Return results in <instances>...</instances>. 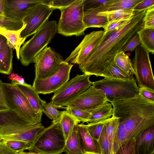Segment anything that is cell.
Listing matches in <instances>:
<instances>
[{
  "instance_id": "ac0fdd59",
  "label": "cell",
  "mask_w": 154,
  "mask_h": 154,
  "mask_svg": "<svg viewBox=\"0 0 154 154\" xmlns=\"http://www.w3.org/2000/svg\"><path fill=\"white\" fill-rule=\"evenodd\" d=\"M104 4L97 8L84 10L83 21L87 28L89 27H102L109 23L107 18L98 15V13L105 11Z\"/></svg>"
},
{
  "instance_id": "7bdbcfd3",
  "label": "cell",
  "mask_w": 154,
  "mask_h": 154,
  "mask_svg": "<svg viewBox=\"0 0 154 154\" xmlns=\"http://www.w3.org/2000/svg\"><path fill=\"white\" fill-rule=\"evenodd\" d=\"M131 18L128 19L114 20L109 22L107 25L103 28L104 29V30L106 32L116 29L127 23Z\"/></svg>"
},
{
  "instance_id": "ffe728a7",
  "label": "cell",
  "mask_w": 154,
  "mask_h": 154,
  "mask_svg": "<svg viewBox=\"0 0 154 154\" xmlns=\"http://www.w3.org/2000/svg\"><path fill=\"white\" fill-rule=\"evenodd\" d=\"M154 126L144 131L135 139V154L154 153Z\"/></svg>"
},
{
  "instance_id": "b9f144b4",
  "label": "cell",
  "mask_w": 154,
  "mask_h": 154,
  "mask_svg": "<svg viewBox=\"0 0 154 154\" xmlns=\"http://www.w3.org/2000/svg\"><path fill=\"white\" fill-rule=\"evenodd\" d=\"M154 27V7L146 10L144 17L143 28Z\"/></svg>"
},
{
  "instance_id": "f6af8a7d",
  "label": "cell",
  "mask_w": 154,
  "mask_h": 154,
  "mask_svg": "<svg viewBox=\"0 0 154 154\" xmlns=\"http://www.w3.org/2000/svg\"><path fill=\"white\" fill-rule=\"evenodd\" d=\"M108 0H83L84 10L92 9L97 7L104 4Z\"/></svg>"
},
{
  "instance_id": "4dcf8cb0",
  "label": "cell",
  "mask_w": 154,
  "mask_h": 154,
  "mask_svg": "<svg viewBox=\"0 0 154 154\" xmlns=\"http://www.w3.org/2000/svg\"><path fill=\"white\" fill-rule=\"evenodd\" d=\"M119 123V118L112 115L111 120L105 125L107 137L111 146L112 154H114L113 147L114 139Z\"/></svg>"
},
{
  "instance_id": "4316f807",
  "label": "cell",
  "mask_w": 154,
  "mask_h": 154,
  "mask_svg": "<svg viewBox=\"0 0 154 154\" xmlns=\"http://www.w3.org/2000/svg\"><path fill=\"white\" fill-rule=\"evenodd\" d=\"M102 77L110 79L127 80L131 79L133 76L126 73L119 68L113 60L104 71Z\"/></svg>"
},
{
  "instance_id": "e575fe53",
  "label": "cell",
  "mask_w": 154,
  "mask_h": 154,
  "mask_svg": "<svg viewBox=\"0 0 154 154\" xmlns=\"http://www.w3.org/2000/svg\"><path fill=\"white\" fill-rule=\"evenodd\" d=\"M23 25L22 21L13 20L5 15H0V29L17 30L20 29Z\"/></svg>"
},
{
  "instance_id": "f546056e",
  "label": "cell",
  "mask_w": 154,
  "mask_h": 154,
  "mask_svg": "<svg viewBox=\"0 0 154 154\" xmlns=\"http://www.w3.org/2000/svg\"><path fill=\"white\" fill-rule=\"evenodd\" d=\"M136 12L133 9L119 10L100 12L98 13V15L106 17L109 23L114 20L130 18Z\"/></svg>"
},
{
  "instance_id": "f35d334b",
  "label": "cell",
  "mask_w": 154,
  "mask_h": 154,
  "mask_svg": "<svg viewBox=\"0 0 154 154\" xmlns=\"http://www.w3.org/2000/svg\"><path fill=\"white\" fill-rule=\"evenodd\" d=\"M17 153L28 150L30 143L20 140H8L5 141Z\"/></svg>"
},
{
  "instance_id": "1f68e13d",
  "label": "cell",
  "mask_w": 154,
  "mask_h": 154,
  "mask_svg": "<svg viewBox=\"0 0 154 154\" xmlns=\"http://www.w3.org/2000/svg\"><path fill=\"white\" fill-rule=\"evenodd\" d=\"M111 119V117L99 122L90 123L85 125L88 132L94 139L98 141L104 126Z\"/></svg>"
},
{
  "instance_id": "603a6c76",
  "label": "cell",
  "mask_w": 154,
  "mask_h": 154,
  "mask_svg": "<svg viewBox=\"0 0 154 154\" xmlns=\"http://www.w3.org/2000/svg\"><path fill=\"white\" fill-rule=\"evenodd\" d=\"M142 0H108L104 4L106 11L133 9Z\"/></svg>"
},
{
  "instance_id": "cb8c5ba5",
  "label": "cell",
  "mask_w": 154,
  "mask_h": 154,
  "mask_svg": "<svg viewBox=\"0 0 154 154\" xmlns=\"http://www.w3.org/2000/svg\"><path fill=\"white\" fill-rule=\"evenodd\" d=\"M13 53L8 44L0 52V73L9 75L12 69Z\"/></svg>"
},
{
  "instance_id": "277c9868",
  "label": "cell",
  "mask_w": 154,
  "mask_h": 154,
  "mask_svg": "<svg viewBox=\"0 0 154 154\" xmlns=\"http://www.w3.org/2000/svg\"><path fill=\"white\" fill-rule=\"evenodd\" d=\"M59 119L39 132L30 143L29 152L35 154H60L63 152L66 140L59 124Z\"/></svg>"
},
{
  "instance_id": "7a4b0ae2",
  "label": "cell",
  "mask_w": 154,
  "mask_h": 154,
  "mask_svg": "<svg viewBox=\"0 0 154 154\" xmlns=\"http://www.w3.org/2000/svg\"><path fill=\"white\" fill-rule=\"evenodd\" d=\"M113 115L124 124L129 139H136L145 131L154 126V102L138 93L134 97L109 102Z\"/></svg>"
},
{
  "instance_id": "d6986e66",
  "label": "cell",
  "mask_w": 154,
  "mask_h": 154,
  "mask_svg": "<svg viewBox=\"0 0 154 154\" xmlns=\"http://www.w3.org/2000/svg\"><path fill=\"white\" fill-rule=\"evenodd\" d=\"M11 83L16 86L23 94L36 113L42 112L43 105L46 102L40 98L38 94L32 86L25 82L23 84H21L15 81H11Z\"/></svg>"
},
{
  "instance_id": "8d00e7d4",
  "label": "cell",
  "mask_w": 154,
  "mask_h": 154,
  "mask_svg": "<svg viewBox=\"0 0 154 154\" xmlns=\"http://www.w3.org/2000/svg\"><path fill=\"white\" fill-rule=\"evenodd\" d=\"M98 142L101 154H112L111 146L107 137L105 125L100 134Z\"/></svg>"
},
{
  "instance_id": "52a82bcc",
  "label": "cell",
  "mask_w": 154,
  "mask_h": 154,
  "mask_svg": "<svg viewBox=\"0 0 154 154\" xmlns=\"http://www.w3.org/2000/svg\"><path fill=\"white\" fill-rule=\"evenodd\" d=\"M2 86L9 109L15 111L29 123H41L42 112L36 113L20 90L11 83L3 82Z\"/></svg>"
},
{
  "instance_id": "484cf974",
  "label": "cell",
  "mask_w": 154,
  "mask_h": 154,
  "mask_svg": "<svg viewBox=\"0 0 154 154\" xmlns=\"http://www.w3.org/2000/svg\"><path fill=\"white\" fill-rule=\"evenodd\" d=\"M137 33L141 44L152 54H154V27L142 28Z\"/></svg>"
},
{
  "instance_id": "2e32d148",
  "label": "cell",
  "mask_w": 154,
  "mask_h": 154,
  "mask_svg": "<svg viewBox=\"0 0 154 154\" xmlns=\"http://www.w3.org/2000/svg\"><path fill=\"white\" fill-rule=\"evenodd\" d=\"M4 15L10 19L22 21L29 9L41 2V0H3Z\"/></svg>"
},
{
  "instance_id": "9a60e30c",
  "label": "cell",
  "mask_w": 154,
  "mask_h": 154,
  "mask_svg": "<svg viewBox=\"0 0 154 154\" xmlns=\"http://www.w3.org/2000/svg\"><path fill=\"white\" fill-rule=\"evenodd\" d=\"M108 102L105 94L93 85L69 103L66 107L90 111Z\"/></svg>"
},
{
  "instance_id": "db71d44e",
  "label": "cell",
  "mask_w": 154,
  "mask_h": 154,
  "mask_svg": "<svg viewBox=\"0 0 154 154\" xmlns=\"http://www.w3.org/2000/svg\"></svg>"
},
{
  "instance_id": "5bb4252c",
  "label": "cell",
  "mask_w": 154,
  "mask_h": 154,
  "mask_svg": "<svg viewBox=\"0 0 154 154\" xmlns=\"http://www.w3.org/2000/svg\"><path fill=\"white\" fill-rule=\"evenodd\" d=\"M104 30L93 31L86 35L81 42L64 61L81 65L90 56L103 39Z\"/></svg>"
},
{
  "instance_id": "836d02e7",
  "label": "cell",
  "mask_w": 154,
  "mask_h": 154,
  "mask_svg": "<svg viewBox=\"0 0 154 154\" xmlns=\"http://www.w3.org/2000/svg\"><path fill=\"white\" fill-rule=\"evenodd\" d=\"M65 110L67 113L72 116L80 122H82L89 123V120L91 115V112L82 109L69 107H66Z\"/></svg>"
},
{
  "instance_id": "7dc6e473",
  "label": "cell",
  "mask_w": 154,
  "mask_h": 154,
  "mask_svg": "<svg viewBox=\"0 0 154 154\" xmlns=\"http://www.w3.org/2000/svg\"><path fill=\"white\" fill-rule=\"evenodd\" d=\"M15 151L8 145L5 141L0 140V154H17Z\"/></svg>"
},
{
  "instance_id": "d4e9b609",
  "label": "cell",
  "mask_w": 154,
  "mask_h": 154,
  "mask_svg": "<svg viewBox=\"0 0 154 154\" xmlns=\"http://www.w3.org/2000/svg\"><path fill=\"white\" fill-rule=\"evenodd\" d=\"M80 123L77 120L66 111H63L60 117L59 123L66 140L74 127Z\"/></svg>"
},
{
  "instance_id": "9f6ffc18",
  "label": "cell",
  "mask_w": 154,
  "mask_h": 154,
  "mask_svg": "<svg viewBox=\"0 0 154 154\" xmlns=\"http://www.w3.org/2000/svg\"></svg>"
},
{
  "instance_id": "44dd1931",
  "label": "cell",
  "mask_w": 154,
  "mask_h": 154,
  "mask_svg": "<svg viewBox=\"0 0 154 154\" xmlns=\"http://www.w3.org/2000/svg\"><path fill=\"white\" fill-rule=\"evenodd\" d=\"M26 25L23 24L22 27L17 30L0 29V34L4 35L7 39L10 47L16 50L17 58L20 59L19 51L20 46L25 42L26 38H22L20 34Z\"/></svg>"
},
{
  "instance_id": "6da1fadb",
  "label": "cell",
  "mask_w": 154,
  "mask_h": 154,
  "mask_svg": "<svg viewBox=\"0 0 154 154\" xmlns=\"http://www.w3.org/2000/svg\"><path fill=\"white\" fill-rule=\"evenodd\" d=\"M146 10L136 11L125 24L105 33L100 44L89 58L78 65L84 74L102 76L104 71L122 51L124 45L134 35L142 28Z\"/></svg>"
},
{
  "instance_id": "f5cc1de1",
  "label": "cell",
  "mask_w": 154,
  "mask_h": 154,
  "mask_svg": "<svg viewBox=\"0 0 154 154\" xmlns=\"http://www.w3.org/2000/svg\"><path fill=\"white\" fill-rule=\"evenodd\" d=\"M17 154H35L33 153L30 152H20L17 153Z\"/></svg>"
},
{
  "instance_id": "8fae6325",
  "label": "cell",
  "mask_w": 154,
  "mask_h": 154,
  "mask_svg": "<svg viewBox=\"0 0 154 154\" xmlns=\"http://www.w3.org/2000/svg\"><path fill=\"white\" fill-rule=\"evenodd\" d=\"M54 10L41 2L31 7L22 20L26 26L21 33V37L26 38L35 33L48 21Z\"/></svg>"
},
{
  "instance_id": "d6a6232c",
  "label": "cell",
  "mask_w": 154,
  "mask_h": 154,
  "mask_svg": "<svg viewBox=\"0 0 154 154\" xmlns=\"http://www.w3.org/2000/svg\"><path fill=\"white\" fill-rule=\"evenodd\" d=\"M128 139V135L124 125L119 120V126L114 139L113 147L114 154L116 152L120 146Z\"/></svg>"
},
{
  "instance_id": "c3c4849f",
  "label": "cell",
  "mask_w": 154,
  "mask_h": 154,
  "mask_svg": "<svg viewBox=\"0 0 154 154\" xmlns=\"http://www.w3.org/2000/svg\"><path fill=\"white\" fill-rule=\"evenodd\" d=\"M2 83L0 80V111L9 109L5 100L2 88Z\"/></svg>"
},
{
  "instance_id": "5b68a950",
  "label": "cell",
  "mask_w": 154,
  "mask_h": 154,
  "mask_svg": "<svg viewBox=\"0 0 154 154\" xmlns=\"http://www.w3.org/2000/svg\"><path fill=\"white\" fill-rule=\"evenodd\" d=\"M57 32L56 20L47 21L33 36L20 48V59L24 66L34 62L35 57L46 47Z\"/></svg>"
},
{
  "instance_id": "3957f363",
  "label": "cell",
  "mask_w": 154,
  "mask_h": 154,
  "mask_svg": "<svg viewBox=\"0 0 154 154\" xmlns=\"http://www.w3.org/2000/svg\"><path fill=\"white\" fill-rule=\"evenodd\" d=\"M41 123L27 122L15 111H0V139L4 141L20 140L31 143L44 128Z\"/></svg>"
},
{
  "instance_id": "7402d4cb",
  "label": "cell",
  "mask_w": 154,
  "mask_h": 154,
  "mask_svg": "<svg viewBox=\"0 0 154 154\" xmlns=\"http://www.w3.org/2000/svg\"><path fill=\"white\" fill-rule=\"evenodd\" d=\"M91 113L89 123L99 122L109 119L113 114L111 103L106 102L92 110L89 111Z\"/></svg>"
},
{
  "instance_id": "74e56055",
  "label": "cell",
  "mask_w": 154,
  "mask_h": 154,
  "mask_svg": "<svg viewBox=\"0 0 154 154\" xmlns=\"http://www.w3.org/2000/svg\"><path fill=\"white\" fill-rule=\"evenodd\" d=\"M135 139H128L121 145L114 154H135Z\"/></svg>"
},
{
  "instance_id": "ee69618b",
  "label": "cell",
  "mask_w": 154,
  "mask_h": 154,
  "mask_svg": "<svg viewBox=\"0 0 154 154\" xmlns=\"http://www.w3.org/2000/svg\"><path fill=\"white\" fill-rule=\"evenodd\" d=\"M154 0H142L134 7L133 10L139 11L146 10L154 7Z\"/></svg>"
},
{
  "instance_id": "8992f818",
  "label": "cell",
  "mask_w": 154,
  "mask_h": 154,
  "mask_svg": "<svg viewBox=\"0 0 154 154\" xmlns=\"http://www.w3.org/2000/svg\"><path fill=\"white\" fill-rule=\"evenodd\" d=\"M83 0H75L68 6L60 9L61 16L58 24V33L65 36L84 34L87 29L83 21Z\"/></svg>"
},
{
  "instance_id": "bcb514c9",
  "label": "cell",
  "mask_w": 154,
  "mask_h": 154,
  "mask_svg": "<svg viewBox=\"0 0 154 154\" xmlns=\"http://www.w3.org/2000/svg\"><path fill=\"white\" fill-rule=\"evenodd\" d=\"M139 93L148 100L154 102V90L144 87L139 88Z\"/></svg>"
},
{
  "instance_id": "816d5d0a",
  "label": "cell",
  "mask_w": 154,
  "mask_h": 154,
  "mask_svg": "<svg viewBox=\"0 0 154 154\" xmlns=\"http://www.w3.org/2000/svg\"><path fill=\"white\" fill-rule=\"evenodd\" d=\"M0 15H4L3 0H0Z\"/></svg>"
},
{
  "instance_id": "83f0119b",
  "label": "cell",
  "mask_w": 154,
  "mask_h": 154,
  "mask_svg": "<svg viewBox=\"0 0 154 154\" xmlns=\"http://www.w3.org/2000/svg\"><path fill=\"white\" fill-rule=\"evenodd\" d=\"M76 125L66 140L63 152L66 154H83L79 145Z\"/></svg>"
},
{
  "instance_id": "681fc988",
  "label": "cell",
  "mask_w": 154,
  "mask_h": 154,
  "mask_svg": "<svg viewBox=\"0 0 154 154\" xmlns=\"http://www.w3.org/2000/svg\"><path fill=\"white\" fill-rule=\"evenodd\" d=\"M8 78L11 81H15L21 84H23L25 83L24 78L17 74L11 72L9 75Z\"/></svg>"
},
{
  "instance_id": "e0dca14e",
  "label": "cell",
  "mask_w": 154,
  "mask_h": 154,
  "mask_svg": "<svg viewBox=\"0 0 154 154\" xmlns=\"http://www.w3.org/2000/svg\"><path fill=\"white\" fill-rule=\"evenodd\" d=\"M79 145L83 154H101L98 142L90 135L85 125H76Z\"/></svg>"
},
{
  "instance_id": "f1b7e54d",
  "label": "cell",
  "mask_w": 154,
  "mask_h": 154,
  "mask_svg": "<svg viewBox=\"0 0 154 154\" xmlns=\"http://www.w3.org/2000/svg\"><path fill=\"white\" fill-rule=\"evenodd\" d=\"M114 61L116 65L124 71L131 75H135L132 63L129 57L125 52L122 51L118 54Z\"/></svg>"
},
{
  "instance_id": "d590c367",
  "label": "cell",
  "mask_w": 154,
  "mask_h": 154,
  "mask_svg": "<svg viewBox=\"0 0 154 154\" xmlns=\"http://www.w3.org/2000/svg\"><path fill=\"white\" fill-rule=\"evenodd\" d=\"M57 108H61L53 104L51 102L46 103L43 105L42 112L53 121H55L60 118L63 112V111H59Z\"/></svg>"
},
{
  "instance_id": "7c38bea8",
  "label": "cell",
  "mask_w": 154,
  "mask_h": 154,
  "mask_svg": "<svg viewBox=\"0 0 154 154\" xmlns=\"http://www.w3.org/2000/svg\"><path fill=\"white\" fill-rule=\"evenodd\" d=\"M62 56L51 47H46L35 57L34 79H44L55 73L64 61Z\"/></svg>"
},
{
  "instance_id": "4fadbf2b",
  "label": "cell",
  "mask_w": 154,
  "mask_h": 154,
  "mask_svg": "<svg viewBox=\"0 0 154 154\" xmlns=\"http://www.w3.org/2000/svg\"><path fill=\"white\" fill-rule=\"evenodd\" d=\"M73 65L63 61L57 71L52 75L44 79H34L32 86L38 94L55 93L69 81Z\"/></svg>"
},
{
  "instance_id": "9c48e42d",
  "label": "cell",
  "mask_w": 154,
  "mask_h": 154,
  "mask_svg": "<svg viewBox=\"0 0 154 154\" xmlns=\"http://www.w3.org/2000/svg\"><path fill=\"white\" fill-rule=\"evenodd\" d=\"M90 76L83 74L77 75L68 81L57 91L51 99L54 104L66 109L67 106L82 93L93 85L89 80Z\"/></svg>"
},
{
  "instance_id": "f907efd6",
  "label": "cell",
  "mask_w": 154,
  "mask_h": 154,
  "mask_svg": "<svg viewBox=\"0 0 154 154\" xmlns=\"http://www.w3.org/2000/svg\"><path fill=\"white\" fill-rule=\"evenodd\" d=\"M8 44V42L6 38L0 34V52L4 50Z\"/></svg>"
},
{
  "instance_id": "ab89813d",
  "label": "cell",
  "mask_w": 154,
  "mask_h": 154,
  "mask_svg": "<svg viewBox=\"0 0 154 154\" xmlns=\"http://www.w3.org/2000/svg\"><path fill=\"white\" fill-rule=\"evenodd\" d=\"M75 0H41L42 3L48 5L53 8L61 9L69 5Z\"/></svg>"
},
{
  "instance_id": "11a10c76",
  "label": "cell",
  "mask_w": 154,
  "mask_h": 154,
  "mask_svg": "<svg viewBox=\"0 0 154 154\" xmlns=\"http://www.w3.org/2000/svg\"></svg>"
},
{
  "instance_id": "ba28073f",
  "label": "cell",
  "mask_w": 154,
  "mask_h": 154,
  "mask_svg": "<svg viewBox=\"0 0 154 154\" xmlns=\"http://www.w3.org/2000/svg\"><path fill=\"white\" fill-rule=\"evenodd\" d=\"M92 85L105 94L109 102L132 98L139 93V88L134 77L127 80L104 78L93 82Z\"/></svg>"
},
{
  "instance_id": "30bf717a",
  "label": "cell",
  "mask_w": 154,
  "mask_h": 154,
  "mask_svg": "<svg viewBox=\"0 0 154 154\" xmlns=\"http://www.w3.org/2000/svg\"><path fill=\"white\" fill-rule=\"evenodd\" d=\"M135 50L132 64L138 86L154 90V79L149 52L141 44L137 46Z\"/></svg>"
},
{
  "instance_id": "60d3db41",
  "label": "cell",
  "mask_w": 154,
  "mask_h": 154,
  "mask_svg": "<svg viewBox=\"0 0 154 154\" xmlns=\"http://www.w3.org/2000/svg\"><path fill=\"white\" fill-rule=\"evenodd\" d=\"M141 44V41L138 34L136 33L128 41L123 47L122 51L125 52L128 51L132 52Z\"/></svg>"
}]
</instances>
